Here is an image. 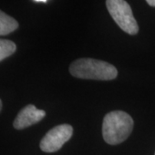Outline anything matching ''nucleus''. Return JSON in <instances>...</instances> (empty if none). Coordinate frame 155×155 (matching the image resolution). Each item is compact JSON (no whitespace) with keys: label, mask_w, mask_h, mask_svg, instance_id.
Returning <instances> with one entry per match:
<instances>
[{"label":"nucleus","mask_w":155,"mask_h":155,"mask_svg":"<svg viewBox=\"0 0 155 155\" xmlns=\"http://www.w3.org/2000/svg\"><path fill=\"white\" fill-rule=\"evenodd\" d=\"M69 71L73 77L95 80H112L118 73L116 67L110 63L90 58L73 61Z\"/></svg>","instance_id":"1"},{"label":"nucleus","mask_w":155,"mask_h":155,"mask_svg":"<svg viewBox=\"0 0 155 155\" xmlns=\"http://www.w3.org/2000/svg\"><path fill=\"white\" fill-rule=\"evenodd\" d=\"M132 117L124 111L108 113L103 122V137L108 144L117 145L123 142L133 130Z\"/></svg>","instance_id":"2"},{"label":"nucleus","mask_w":155,"mask_h":155,"mask_svg":"<svg viewBox=\"0 0 155 155\" xmlns=\"http://www.w3.org/2000/svg\"><path fill=\"white\" fill-rule=\"evenodd\" d=\"M106 6L111 17L123 31L131 35L138 33V23L127 2L123 0H107Z\"/></svg>","instance_id":"3"},{"label":"nucleus","mask_w":155,"mask_h":155,"mask_svg":"<svg viewBox=\"0 0 155 155\" xmlns=\"http://www.w3.org/2000/svg\"><path fill=\"white\" fill-rule=\"evenodd\" d=\"M73 133V128L69 124H61L53 127L41 140L40 147L45 153H54L61 149L67 142Z\"/></svg>","instance_id":"4"},{"label":"nucleus","mask_w":155,"mask_h":155,"mask_svg":"<svg viewBox=\"0 0 155 155\" xmlns=\"http://www.w3.org/2000/svg\"><path fill=\"white\" fill-rule=\"evenodd\" d=\"M46 116V112L42 110H38L33 104L25 106L20 110L13 122L16 129H23L32 126L41 121Z\"/></svg>","instance_id":"5"},{"label":"nucleus","mask_w":155,"mask_h":155,"mask_svg":"<svg viewBox=\"0 0 155 155\" xmlns=\"http://www.w3.org/2000/svg\"><path fill=\"white\" fill-rule=\"evenodd\" d=\"M18 22L4 11H0V35H6L18 28Z\"/></svg>","instance_id":"6"},{"label":"nucleus","mask_w":155,"mask_h":155,"mask_svg":"<svg viewBox=\"0 0 155 155\" xmlns=\"http://www.w3.org/2000/svg\"><path fill=\"white\" fill-rule=\"evenodd\" d=\"M17 49L16 44L10 40L0 39V61L13 54Z\"/></svg>","instance_id":"7"},{"label":"nucleus","mask_w":155,"mask_h":155,"mask_svg":"<svg viewBox=\"0 0 155 155\" xmlns=\"http://www.w3.org/2000/svg\"><path fill=\"white\" fill-rule=\"evenodd\" d=\"M147 3L152 7H155V0H147Z\"/></svg>","instance_id":"8"},{"label":"nucleus","mask_w":155,"mask_h":155,"mask_svg":"<svg viewBox=\"0 0 155 155\" xmlns=\"http://www.w3.org/2000/svg\"><path fill=\"white\" fill-rule=\"evenodd\" d=\"M34 2H35V3H45V4L48 3L47 0H35Z\"/></svg>","instance_id":"9"},{"label":"nucleus","mask_w":155,"mask_h":155,"mask_svg":"<svg viewBox=\"0 0 155 155\" xmlns=\"http://www.w3.org/2000/svg\"><path fill=\"white\" fill-rule=\"evenodd\" d=\"M1 110H2V101L0 99V111H1Z\"/></svg>","instance_id":"10"}]
</instances>
